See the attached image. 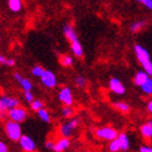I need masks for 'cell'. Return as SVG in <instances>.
Masks as SVG:
<instances>
[{
  "label": "cell",
  "instance_id": "obj_1",
  "mask_svg": "<svg viewBox=\"0 0 152 152\" xmlns=\"http://www.w3.org/2000/svg\"><path fill=\"white\" fill-rule=\"evenodd\" d=\"M135 53L136 57L139 61V63L142 65L143 71L151 75L152 74V62L150 59V53L149 51L147 50L146 48H143L140 45H136L135 46Z\"/></svg>",
  "mask_w": 152,
  "mask_h": 152
},
{
  "label": "cell",
  "instance_id": "obj_2",
  "mask_svg": "<svg viewBox=\"0 0 152 152\" xmlns=\"http://www.w3.org/2000/svg\"><path fill=\"white\" fill-rule=\"evenodd\" d=\"M6 134L8 138L11 141H19L20 137L22 136V127H21V123L14 122V121L10 120L9 122L6 123Z\"/></svg>",
  "mask_w": 152,
  "mask_h": 152
},
{
  "label": "cell",
  "instance_id": "obj_3",
  "mask_svg": "<svg viewBox=\"0 0 152 152\" xmlns=\"http://www.w3.org/2000/svg\"><path fill=\"white\" fill-rule=\"evenodd\" d=\"M79 121L76 117H72L70 121H67L65 123H63L60 126V135L62 137H70L72 134L74 133V130L78 127Z\"/></svg>",
  "mask_w": 152,
  "mask_h": 152
},
{
  "label": "cell",
  "instance_id": "obj_4",
  "mask_svg": "<svg viewBox=\"0 0 152 152\" xmlns=\"http://www.w3.org/2000/svg\"><path fill=\"white\" fill-rule=\"evenodd\" d=\"M8 115L10 120L18 122V123H23L27 117V111L22 107H14V108L8 110Z\"/></svg>",
  "mask_w": 152,
  "mask_h": 152
},
{
  "label": "cell",
  "instance_id": "obj_5",
  "mask_svg": "<svg viewBox=\"0 0 152 152\" xmlns=\"http://www.w3.org/2000/svg\"><path fill=\"white\" fill-rule=\"evenodd\" d=\"M96 136L98 137L99 139L102 140H107V141H111V140L115 139L117 137V132L112 127L105 126V127H101V128H98L96 130Z\"/></svg>",
  "mask_w": 152,
  "mask_h": 152
},
{
  "label": "cell",
  "instance_id": "obj_6",
  "mask_svg": "<svg viewBox=\"0 0 152 152\" xmlns=\"http://www.w3.org/2000/svg\"><path fill=\"white\" fill-rule=\"evenodd\" d=\"M39 78H40L42 85L45 87H47V88H54L58 84V79L56 74L49 70H45L44 73L41 74Z\"/></svg>",
  "mask_w": 152,
  "mask_h": 152
},
{
  "label": "cell",
  "instance_id": "obj_7",
  "mask_svg": "<svg viewBox=\"0 0 152 152\" xmlns=\"http://www.w3.org/2000/svg\"><path fill=\"white\" fill-rule=\"evenodd\" d=\"M20 105V101L14 97H9V96H2L0 98V111H8L10 109Z\"/></svg>",
  "mask_w": 152,
  "mask_h": 152
},
{
  "label": "cell",
  "instance_id": "obj_8",
  "mask_svg": "<svg viewBox=\"0 0 152 152\" xmlns=\"http://www.w3.org/2000/svg\"><path fill=\"white\" fill-rule=\"evenodd\" d=\"M18 142L20 143V147L23 151L25 152H33L36 150V143L34 141L32 137L26 136V135H22L20 137V139Z\"/></svg>",
  "mask_w": 152,
  "mask_h": 152
},
{
  "label": "cell",
  "instance_id": "obj_9",
  "mask_svg": "<svg viewBox=\"0 0 152 152\" xmlns=\"http://www.w3.org/2000/svg\"><path fill=\"white\" fill-rule=\"evenodd\" d=\"M58 98L64 105H72L74 102L73 92H72V89L69 88V87H63L59 91Z\"/></svg>",
  "mask_w": 152,
  "mask_h": 152
},
{
  "label": "cell",
  "instance_id": "obj_10",
  "mask_svg": "<svg viewBox=\"0 0 152 152\" xmlns=\"http://www.w3.org/2000/svg\"><path fill=\"white\" fill-rule=\"evenodd\" d=\"M109 87L111 89V91L114 92L115 95H124L126 89H125V86L123 85V83L121 82L120 79L116 78V77H113V78L110 79L109 82Z\"/></svg>",
  "mask_w": 152,
  "mask_h": 152
},
{
  "label": "cell",
  "instance_id": "obj_11",
  "mask_svg": "<svg viewBox=\"0 0 152 152\" xmlns=\"http://www.w3.org/2000/svg\"><path fill=\"white\" fill-rule=\"evenodd\" d=\"M71 146V141L69 139V137H62L61 139H59L57 142L54 143L53 150L54 152H62L65 151L66 149H69Z\"/></svg>",
  "mask_w": 152,
  "mask_h": 152
},
{
  "label": "cell",
  "instance_id": "obj_12",
  "mask_svg": "<svg viewBox=\"0 0 152 152\" xmlns=\"http://www.w3.org/2000/svg\"><path fill=\"white\" fill-rule=\"evenodd\" d=\"M63 33H64V36L66 37V39L69 41H73V40H76V39H78L77 37V33L76 31L74 29V27L70 24H66V25L63 27Z\"/></svg>",
  "mask_w": 152,
  "mask_h": 152
},
{
  "label": "cell",
  "instance_id": "obj_13",
  "mask_svg": "<svg viewBox=\"0 0 152 152\" xmlns=\"http://www.w3.org/2000/svg\"><path fill=\"white\" fill-rule=\"evenodd\" d=\"M71 49H72V52L74 53L75 57H77V58L83 57V54H84V49H83V46H82V44L79 42L78 39L71 41Z\"/></svg>",
  "mask_w": 152,
  "mask_h": 152
},
{
  "label": "cell",
  "instance_id": "obj_14",
  "mask_svg": "<svg viewBox=\"0 0 152 152\" xmlns=\"http://www.w3.org/2000/svg\"><path fill=\"white\" fill-rule=\"evenodd\" d=\"M116 138L118 139V141H120L121 151H127V150L129 149L130 141H129V138H128V136H127L126 134H120V135H117Z\"/></svg>",
  "mask_w": 152,
  "mask_h": 152
},
{
  "label": "cell",
  "instance_id": "obj_15",
  "mask_svg": "<svg viewBox=\"0 0 152 152\" xmlns=\"http://www.w3.org/2000/svg\"><path fill=\"white\" fill-rule=\"evenodd\" d=\"M140 134L143 138L146 139H151L152 137V122H148V123L143 124L142 126L140 127Z\"/></svg>",
  "mask_w": 152,
  "mask_h": 152
},
{
  "label": "cell",
  "instance_id": "obj_16",
  "mask_svg": "<svg viewBox=\"0 0 152 152\" xmlns=\"http://www.w3.org/2000/svg\"><path fill=\"white\" fill-rule=\"evenodd\" d=\"M149 77H150V75L147 73V72H145V71H139V72H137L135 77H134V83H135L137 86L140 87Z\"/></svg>",
  "mask_w": 152,
  "mask_h": 152
},
{
  "label": "cell",
  "instance_id": "obj_17",
  "mask_svg": "<svg viewBox=\"0 0 152 152\" xmlns=\"http://www.w3.org/2000/svg\"><path fill=\"white\" fill-rule=\"evenodd\" d=\"M8 7L12 12H20L22 10V0H8Z\"/></svg>",
  "mask_w": 152,
  "mask_h": 152
},
{
  "label": "cell",
  "instance_id": "obj_18",
  "mask_svg": "<svg viewBox=\"0 0 152 152\" xmlns=\"http://www.w3.org/2000/svg\"><path fill=\"white\" fill-rule=\"evenodd\" d=\"M37 115H38V117L42 121V122H45V123H50V122H51L50 113H49V111H48V110H46L45 108L40 109V110H38Z\"/></svg>",
  "mask_w": 152,
  "mask_h": 152
},
{
  "label": "cell",
  "instance_id": "obj_19",
  "mask_svg": "<svg viewBox=\"0 0 152 152\" xmlns=\"http://www.w3.org/2000/svg\"><path fill=\"white\" fill-rule=\"evenodd\" d=\"M147 26L146 21H138V22H135L130 25V32L133 33H138L140 32L141 29H143Z\"/></svg>",
  "mask_w": 152,
  "mask_h": 152
},
{
  "label": "cell",
  "instance_id": "obj_20",
  "mask_svg": "<svg viewBox=\"0 0 152 152\" xmlns=\"http://www.w3.org/2000/svg\"><path fill=\"white\" fill-rule=\"evenodd\" d=\"M114 108L117 109L118 111L123 112V113H128L130 110V105L128 103L124 101H120V102H115L114 103Z\"/></svg>",
  "mask_w": 152,
  "mask_h": 152
},
{
  "label": "cell",
  "instance_id": "obj_21",
  "mask_svg": "<svg viewBox=\"0 0 152 152\" xmlns=\"http://www.w3.org/2000/svg\"><path fill=\"white\" fill-rule=\"evenodd\" d=\"M140 88H141V90L143 91V94H146V95H151L152 94V79L149 77L146 82L143 83L142 85L140 86Z\"/></svg>",
  "mask_w": 152,
  "mask_h": 152
},
{
  "label": "cell",
  "instance_id": "obj_22",
  "mask_svg": "<svg viewBox=\"0 0 152 152\" xmlns=\"http://www.w3.org/2000/svg\"><path fill=\"white\" fill-rule=\"evenodd\" d=\"M20 85L22 87V89H24V91H27V90H32L33 89V84L32 82L29 80L28 78H25V77H22L20 79Z\"/></svg>",
  "mask_w": 152,
  "mask_h": 152
},
{
  "label": "cell",
  "instance_id": "obj_23",
  "mask_svg": "<svg viewBox=\"0 0 152 152\" xmlns=\"http://www.w3.org/2000/svg\"><path fill=\"white\" fill-rule=\"evenodd\" d=\"M45 107L44 102L41 101V100H39V99H34L32 102H31V108H32L33 111L37 112L38 110H40V109H42Z\"/></svg>",
  "mask_w": 152,
  "mask_h": 152
},
{
  "label": "cell",
  "instance_id": "obj_24",
  "mask_svg": "<svg viewBox=\"0 0 152 152\" xmlns=\"http://www.w3.org/2000/svg\"><path fill=\"white\" fill-rule=\"evenodd\" d=\"M109 150H110L111 152L121 151V145H120V141H118L117 138L111 140V142H110V145H109Z\"/></svg>",
  "mask_w": 152,
  "mask_h": 152
},
{
  "label": "cell",
  "instance_id": "obj_25",
  "mask_svg": "<svg viewBox=\"0 0 152 152\" xmlns=\"http://www.w3.org/2000/svg\"><path fill=\"white\" fill-rule=\"evenodd\" d=\"M74 60L73 58L71 57V56H62L60 58V63L63 65V66H71L72 64H73Z\"/></svg>",
  "mask_w": 152,
  "mask_h": 152
},
{
  "label": "cell",
  "instance_id": "obj_26",
  "mask_svg": "<svg viewBox=\"0 0 152 152\" xmlns=\"http://www.w3.org/2000/svg\"><path fill=\"white\" fill-rule=\"evenodd\" d=\"M75 84L77 87H79V88H85L86 86H87V79H86L84 76L78 75V76H76Z\"/></svg>",
  "mask_w": 152,
  "mask_h": 152
},
{
  "label": "cell",
  "instance_id": "obj_27",
  "mask_svg": "<svg viewBox=\"0 0 152 152\" xmlns=\"http://www.w3.org/2000/svg\"><path fill=\"white\" fill-rule=\"evenodd\" d=\"M62 115L64 117H72L74 115V110L71 105H65L62 109Z\"/></svg>",
  "mask_w": 152,
  "mask_h": 152
},
{
  "label": "cell",
  "instance_id": "obj_28",
  "mask_svg": "<svg viewBox=\"0 0 152 152\" xmlns=\"http://www.w3.org/2000/svg\"><path fill=\"white\" fill-rule=\"evenodd\" d=\"M45 69L42 66H40V65H36V66H34L32 69V74L35 77H40L41 74L44 73Z\"/></svg>",
  "mask_w": 152,
  "mask_h": 152
},
{
  "label": "cell",
  "instance_id": "obj_29",
  "mask_svg": "<svg viewBox=\"0 0 152 152\" xmlns=\"http://www.w3.org/2000/svg\"><path fill=\"white\" fill-rule=\"evenodd\" d=\"M24 98H25V100L27 102H31L34 100V95H33V92H32V90H27V91H24Z\"/></svg>",
  "mask_w": 152,
  "mask_h": 152
},
{
  "label": "cell",
  "instance_id": "obj_30",
  "mask_svg": "<svg viewBox=\"0 0 152 152\" xmlns=\"http://www.w3.org/2000/svg\"><path fill=\"white\" fill-rule=\"evenodd\" d=\"M137 1L139 3H141V4H143L148 9L150 10L152 9V0H137Z\"/></svg>",
  "mask_w": 152,
  "mask_h": 152
},
{
  "label": "cell",
  "instance_id": "obj_31",
  "mask_svg": "<svg viewBox=\"0 0 152 152\" xmlns=\"http://www.w3.org/2000/svg\"><path fill=\"white\" fill-rule=\"evenodd\" d=\"M53 146H54V141H51V140H48V141H46V143H45V147H46V149L47 150H53Z\"/></svg>",
  "mask_w": 152,
  "mask_h": 152
},
{
  "label": "cell",
  "instance_id": "obj_32",
  "mask_svg": "<svg viewBox=\"0 0 152 152\" xmlns=\"http://www.w3.org/2000/svg\"><path fill=\"white\" fill-rule=\"evenodd\" d=\"M140 152H152V148L151 146H141L139 148Z\"/></svg>",
  "mask_w": 152,
  "mask_h": 152
},
{
  "label": "cell",
  "instance_id": "obj_33",
  "mask_svg": "<svg viewBox=\"0 0 152 152\" xmlns=\"http://www.w3.org/2000/svg\"><path fill=\"white\" fill-rule=\"evenodd\" d=\"M0 152H8V146L0 140Z\"/></svg>",
  "mask_w": 152,
  "mask_h": 152
},
{
  "label": "cell",
  "instance_id": "obj_34",
  "mask_svg": "<svg viewBox=\"0 0 152 152\" xmlns=\"http://www.w3.org/2000/svg\"><path fill=\"white\" fill-rule=\"evenodd\" d=\"M6 65H8V66H14L15 65V60L14 59H7Z\"/></svg>",
  "mask_w": 152,
  "mask_h": 152
},
{
  "label": "cell",
  "instance_id": "obj_35",
  "mask_svg": "<svg viewBox=\"0 0 152 152\" xmlns=\"http://www.w3.org/2000/svg\"><path fill=\"white\" fill-rule=\"evenodd\" d=\"M13 77H14V79H15L16 82H20V79L22 78L23 76L21 75L20 73H14V74H13Z\"/></svg>",
  "mask_w": 152,
  "mask_h": 152
},
{
  "label": "cell",
  "instance_id": "obj_36",
  "mask_svg": "<svg viewBox=\"0 0 152 152\" xmlns=\"http://www.w3.org/2000/svg\"><path fill=\"white\" fill-rule=\"evenodd\" d=\"M7 62V58L2 54H0V64H6Z\"/></svg>",
  "mask_w": 152,
  "mask_h": 152
},
{
  "label": "cell",
  "instance_id": "obj_37",
  "mask_svg": "<svg viewBox=\"0 0 152 152\" xmlns=\"http://www.w3.org/2000/svg\"><path fill=\"white\" fill-rule=\"evenodd\" d=\"M147 110H148V112H150V113L152 112V101L148 102V104H147Z\"/></svg>",
  "mask_w": 152,
  "mask_h": 152
},
{
  "label": "cell",
  "instance_id": "obj_38",
  "mask_svg": "<svg viewBox=\"0 0 152 152\" xmlns=\"http://www.w3.org/2000/svg\"><path fill=\"white\" fill-rule=\"evenodd\" d=\"M0 117H4V111H0Z\"/></svg>",
  "mask_w": 152,
  "mask_h": 152
}]
</instances>
